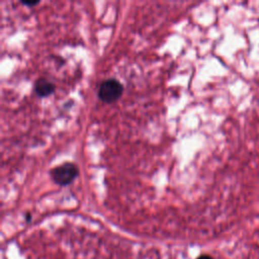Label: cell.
<instances>
[{
  "mask_svg": "<svg viewBox=\"0 0 259 259\" xmlns=\"http://www.w3.org/2000/svg\"><path fill=\"white\" fill-rule=\"evenodd\" d=\"M122 92V84L115 78H108L103 80L99 85L98 97L104 103H112L119 99Z\"/></svg>",
  "mask_w": 259,
  "mask_h": 259,
  "instance_id": "1",
  "label": "cell"
},
{
  "mask_svg": "<svg viewBox=\"0 0 259 259\" xmlns=\"http://www.w3.org/2000/svg\"><path fill=\"white\" fill-rule=\"evenodd\" d=\"M79 174L78 167L71 162L63 163L59 166H56L51 171L52 179L55 183L61 186H66L70 183H72L75 178Z\"/></svg>",
  "mask_w": 259,
  "mask_h": 259,
  "instance_id": "2",
  "label": "cell"
},
{
  "mask_svg": "<svg viewBox=\"0 0 259 259\" xmlns=\"http://www.w3.org/2000/svg\"><path fill=\"white\" fill-rule=\"evenodd\" d=\"M56 86L46 78H38L33 84V90L38 97H47L55 92Z\"/></svg>",
  "mask_w": 259,
  "mask_h": 259,
  "instance_id": "3",
  "label": "cell"
},
{
  "mask_svg": "<svg viewBox=\"0 0 259 259\" xmlns=\"http://www.w3.org/2000/svg\"><path fill=\"white\" fill-rule=\"evenodd\" d=\"M20 2H21V4L29 6V7H33L39 3V1H20Z\"/></svg>",
  "mask_w": 259,
  "mask_h": 259,
  "instance_id": "4",
  "label": "cell"
},
{
  "mask_svg": "<svg viewBox=\"0 0 259 259\" xmlns=\"http://www.w3.org/2000/svg\"><path fill=\"white\" fill-rule=\"evenodd\" d=\"M196 259H212V257H211V256H209V255L203 254V255H200L199 257H197Z\"/></svg>",
  "mask_w": 259,
  "mask_h": 259,
  "instance_id": "5",
  "label": "cell"
}]
</instances>
